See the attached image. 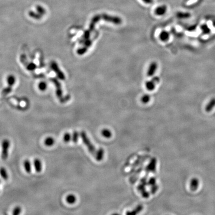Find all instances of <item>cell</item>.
Listing matches in <instances>:
<instances>
[{"instance_id":"1","label":"cell","mask_w":215,"mask_h":215,"mask_svg":"<svg viewBox=\"0 0 215 215\" xmlns=\"http://www.w3.org/2000/svg\"><path fill=\"white\" fill-rule=\"evenodd\" d=\"M80 137L83 143L87 148L89 151L93 155L97 161H101L104 158V151L102 148L96 149L94 145L92 144L88 137L86 132L82 131L80 133Z\"/></svg>"},{"instance_id":"2","label":"cell","mask_w":215,"mask_h":215,"mask_svg":"<svg viewBox=\"0 0 215 215\" xmlns=\"http://www.w3.org/2000/svg\"><path fill=\"white\" fill-rule=\"evenodd\" d=\"M102 16H96L93 18V19L92 20L91 23L90 24L89 28L87 31L85 32L84 35H83V37L82 39V41H83V42L86 41L90 37V34L91 33L92 31H93V30L94 29L96 23L100 20V18H101Z\"/></svg>"},{"instance_id":"3","label":"cell","mask_w":215,"mask_h":215,"mask_svg":"<svg viewBox=\"0 0 215 215\" xmlns=\"http://www.w3.org/2000/svg\"><path fill=\"white\" fill-rule=\"evenodd\" d=\"M10 141L7 139L3 140L2 143V158L3 160H6L8 156V151L10 148Z\"/></svg>"},{"instance_id":"4","label":"cell","mask_w":215,"mask_h":215,"mask_svg":"<svg viewBox=\"0 0 215 215\" xmlns=\"http://www.w3.org/2000/svg\"><path fill=\"white\" fill-rule=\"evenodd\" d=\"M156 159L153 158L151 160L149 165L145 168V175L148 176L149 172H155L156 170Z\"/></svg>"},{"instance_id":"5","label":"cell","mask_w":215,"mask_h":215,"mask_svg":"<svg viewBox=\"0 0 215 215\" xmlns=\"http://www.w3.org/2000/svg\"><path fill=\"white\" fill-rule=\"evenodd\" d=\"M102 18L107 21L114 23L116 24H119L122 23V20L118 17H112L107 15L104 14L102 16Z\"/></svg>"},{"instance_id":"6","label":"cell","mask_w":215,"mask_h":215,"mask_svg":"<svg viewBox=\"0 0 215 215\" xmlns=\"http://www.w3.org/2000/svg\"><path fill=\"white\" fill-rule=\"evenodd\" d=\"M160 81V79L158 77L153 78L150 81H148L145 84V86L148 90L152 91L154 90L156 84H158Z\"/></svg>"},{"instance_id":"7","label":"cell","mask_w":215,"mask_h":215,"mask_svg":"<svg viewBox=\"0 0 215 215\" xmlns=\"http://www.w3.org/2000/svg\"><path fill=\"white\" fill-rule=\"evenodd\" d=\"M21 60L22 63H23L24 64V65L26 68L28 70H34L35 69V68H36L35 65L34 64H32V63H30L28 61V62L27 61V59L25 58V55H21Z\"/></svg>"},{"instance_id":"8","label":"cell","mask_w":215,"mask_h":215,"mask_svg":"<svg viewBox=\"0 0 215 215\" xmlns=\"http://www.w3.org/2000/svg\"><path fill=\"white\" fill-rule=\"evenodd\" d=\"M15 81H16L15 78L13 76H10L8 78V83L9 87L5 89L3 91V95H6L10 93V91L11 90V87H13V85H14L15 83Z\"/></svg>"},{"instance_id":"9","label":"cell","mask_w":215,"mask_h":215,"mask_svg":"<svg viewBox=\"0 0 215 215\" xmlns=\"http://www.w3.org/2000/svg\"><path fill=\"white\" fill-rule=\"evenodd\" d=\"M200 185V181L197 177H194L191 179L190 182V187L192 191H195L198 189Z\"/></svg>"},{"instance_id":"10","label":"cell","mask_w":215,"mask_h":215,"mask_svg":"<svg viewBox=\"0 0 215 215\" xmlns=\"http://www.w3.org/2000/svg\"><path fill=\"white\" fill-rule=\"evenodd\" d=\"M51 68L55 71V73L57 74V76L61 80H64L65 79L64 74V73H62V71H61L60 70H59V67H58L57 65L56 64L55 62H53L52 64H51Z\"/></svg>"},{"instance_id":"11","label":"cell","mask_w":215,"mask_h":215,"mask_svg":"<svg viewBox=\"0 0 215 215\" xmlns=\"http://www.w3.org/2000/svg\"><path fill=\"white\" fill-rule=\"evenodd\" d=\"M34 165L35 171L37 172L40 173L41 171L42 168V163H41V160L40 159H38V158H35L34 160Z\"/></svg>"},{"instance_id":"12","label":"cell","mask_w":215,"mask_h":215,"mask_svg":"<svg viewBox=\"0 0 215 215\" xmlns=\"http://www.w3.org/2000/svg\"><path fill=\"white\" fill-rule=\"evenodd\" d=\"M158 68V65L156 62H153L149 66V69L148 70V75L149 77L152 76L155 74V72L156 71Z\"/></svg>"},{"instance_id":"13","label":"cell","mask_w":215,"mask_h":215,"mask_svg":"<svg viewBox=\"0 0 215 215\" xmlns=\"http://www.w3.org/2000/svg\"><path fill=\"white\" fill-rule=\"evenodd\" d=\"M215 107V98H212L206 106V111L208 112H211Z\"/></svg>"},{"instance_id":"14","label":"cell","mask_w":215,"mask_h":215,"mask_svg":"<svg viewBox=\"0 0 215 215\" xmlns=\"http://www.w3.org/2000/svg\"><path fill=\"white\" fill-rule=\"evenodd\" d=\"M24 168L25 169V171L28 173H30L31 172V163L30 160L28 159H26L24 162Z\"/></svg>"},{"instance_id":"15","label":"cell","mask_w":215,"mask_h":215,"mask_svg":"<svg viewBox=\"0 0 215 215\" xmlns=\"http://www.w3.org/2000/svg\"><path fill=\"white\" fill-rule=\"evenodd\" d=\"M76 200V196L73 194H69L66 197V201L69 204H74Z\"/></svg>"},{"instance_id":"16","label":"cell","mask_w":215,"mask_h":215,"mask_svg":"<svg viewBox=\"0 0 215 215\" xmlns=\"http://www.w3.org/2000/svg\"><path fill=\"white\" fill-rule=\"evenodd\" d=\"M166 11V7L165 6H161L159 7L156 8L155 11V14L157 15L158 16H161L165 14Z\"/></svg>"},{"instance_id":"17","label":"cell","mask_w":215,"mask_h":215,"mask_svg":"<svg viewBox=\"0 0 215 215\" xmlns=\"http://www.w3.org/2000/svg\"><path fill=\"white\" fill-rule=\"evenodd\" d=\"M55 143V140L52 137H47L45 138L44 142V145L47 146H51L54 145V144Z\"/></svg>"},{"instance_id":"18","label":"cell","mask_w":215,"mask_h":215,"mask_svg":"<svg viewBox=\"0 0 215 215\" xmlns=\"http://www.w3.org/2000/svg\"><path fill=\"white\" fill-rule=\"evenodd\" d=\"M169 37H170L169 34L168 32L166 31H162L159 35L160 40L163 41H168L169 38Z\"/></svg>"},{"instance_id":"19","label":"cell","mask_w":215,"mask_h":215,"mask_svg":"<svg viewBox=\"0 0 215 215\" xmlns=\"http://www.w3.org/2000/svg\"><path fill=\"white\" fill-rule=\"evenodd\" d=\"M142 209H143V206L141 205H138L134 210H132L131 212H127V215H136V214L139 213V212H141Z\"/></svg>"},{"instance_id":"20","label":"cell","mask_w":215,"mask_h":215,"mask_svg":"<svg viewBox=\"0 0 215 215\" xmlns=\"http://www.w3.org/2000/svg\"><path fill=\"white\" fill-rule=\"evenodd\" d=\"M0 175L5 180H8V174L6 169L4 167H1L0 168Z\"/></svg>"},{"instance_id":"21","label":"cell","mask_w":215,"mask_h":215,"mask_svg":"<svg viewBox=\"0 0 215 215\" xmlns=\"http://www.w3.org/2000/svg\"><path fill=\"white\" fill-rule=\"evenodd\" d=\"M80 136V134L77 132V131H75L73 132L72 135L71 141L74 143L77 142L79 139V137Z\"/></svg>"},{"instance_id":"22","label":"cell","mask_w":215,"mask_h":215,"mask_svg":"<svg viewBox=\"0 0 215 215\" xmlns=\"http://www.w3.org/2000/svg\"><path fill=\"white\" fill-rule=\"evenodd\" d=\"M71 139L72 135L69 132H66L64 135V137H63V141L64 142L67 143V142H69L70 141H71Z\"/></svg>"},{"instance_id":"23","label":"cell","mask_w":215,"mask_h":215,"mask_svg":"<svg viewBox=\"0 0 215 215\" xmlns=\"http://www.w3.org/2000/svg\"><path fill=\"white\" fill-rule=\"evenodd\" d=\"M102 135L105 138H110L112 136V132L108 129H104L102 131Z\"/></svg>"},{"instance_id":"24","label":"cell","mask_w":215,"mask_h":215,"mask_svg":"<svg viewBox=\"0 0 215 215\" xmlns=\"http://www.w3.org/2000/svg\"><path fill=\"white\" fill-rule=\"evenodd\" d=\"M28 14L30 15V17H31L32 18H36V19H40L41 17V15H40L38 12L35 13L34 11H30Z\"/></svg>"},{"instance_id":"25","label":"cell","mask_w":215,"mask_h":215,"mask_svg":"<svg viewBox=\"0 0 215 215\" xmlns=\"http://www.w3.org/2000/svg\"><path fill=\"white\" fill-rule=\"evenodd\" d=\"M36 9H37V12H38L40 15H41V16L44 15H45V14H46V10H45V8H44V7H42V6L38 5V6H37Z\"/></svg>"},{"instance_id":"26","label":"cell","mask_w":215,"mask_h":215,"mask_svg":"<svg viewBox=\"0 0 215 215\" xmlns=\"http://www.w3.org/2000/svg\"><path fill=\"white\" fill-rule=\"evenodd\" d=\"M21 208L19 206H17L13 210V215H18L21 214Z\"/></svg>"},{"instance_id":"27","label":"cell","mask_w":215,"mask_h":215,"mask_svg":"<svg viewBox=\"0 0 215 215\" xmlns=\"http://www.w3.org/2000/svg\"><path fill=\"white\" fill-rule=\"evenodd\" d=\"M156 184V179L154 177H151V178L149 179V180H148V182L147 185L152 186L155 185Z\"/></svg>"},{"instance_id":"28","label":"cell","mask_w":215,"mask_h":215,"mask_svg":"<svg viewBox=\"0 0 215 215\" xmlns=\"http://www.w3.org/2000/svg\"><path fill=\"white\" fill-rule=\"evenodd\" d=\"M150 99H151V97L148 95H145L143 96V97L142 98V103L146 104L150 101Z\"/></svg>"},{"instance_id":"29","label":"cell","mask_w":215,"mask_h":215,"mask_svg":"<svg viewBox=\"0 0 215 215\" xmlns=\"http://www.w3.org/2000/svg\"><path fill=\"white\" fill-rule=\"evenodd\" d=\"M158 186L157 185H155L152 186H151V193L152 194H154L156 192V191L158 190Z\"/></svg>"},{"instance_id":"30","label":"cell","mask_w":215,"mask_h":215,"mask_svg":"<svg viewBox=\"0 0 215 215\" xmlns=\"http://www.w3.org/2000/svg\"><path fill=\"white\" fill-rule=\"evenodd\" d=\"M47 88V85L44 83H41L39 85V88L41 90H45Z\"/></svg>"},{"instance_id":"31","label":"cell","mask_w":215,"mask_h":215,"mask_svg":"<svg viewBox=\"0 0 215 215\" xmlns=\"http://www.w3.org/2000/svg\"><path fill=\"white\" fill-rule=\"evenodd\" d=\"M142 1L145 2V3H148V4H150L152 2V0H142Z\"/></svg>"},{"instance_id":"32","label":"cell","mask_w":215,"mask_h":215,"mask_svg":"<svg viewBox=\"0 0 215 215\" xmlns=\"http://www.w3.org/2000/svg\"><path fill=\"white\" fill-rule=\"evenodd\" d=\"M0 183H1V179H0Z\"/></svg>"}]
</instances>
